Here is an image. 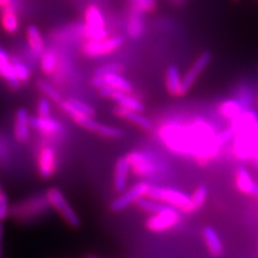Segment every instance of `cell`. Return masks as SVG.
I'll return each mask as SVG.
<instances>
[{"instance_id": "ffe728a7", "label": "cell", "mask_w": 258, "mask_h": 258, "mask_svg": "<svg viewBox=\"0 0 258 258\" xmlns=\"http://www.w3.org/2000/svg\"><path fill=\"white\" fill-rule=\"evenodd\" d=\"M166 87L171 96H182V77L179 68L174 64L169 66L166 71Z\"/></svg>"}, {"instance_id": "cb8c5ba5", "label": "cell", "mask_w": 258, "mask_h": 258, "mask_svg": "<svg viewBox=\"0 0 258 258\" xmlns=\"http://www.w3.org/2000/svg\"><path fill=\"white\" fill-rule=\"evenodd\" d=\"M144 31V24L141 18V13L134 10L128 19V25H127V34L128 37L136 40L140 38L143 35Z\"/></svg>"}, {"instance_id": "9a60e30c", "label": "cell", "mask_w": 258, "mask_h": 258, "mask_svg": "<svg viewBox=\"0 0 258 258\" xmlns=\"http://www.w3.org/2000/svg\"><path fill=\"white\" fill-rule=\"evenodd\" d=\"M113 114L128 120V122H131L132 124L140 127L141 129H144V131L150 132L152 131L153 127H154V124H153L151 118L144 116L142 113L134 111V110H129V109L117 106L113 109Z\"/></svg>"}, {"instance_id": "7402d4cb", "label": "cell", "mask_w": 258, "mask_h": 258, "mask_svg": "<svg viewBox=\"0 0 258 258\" xmlns=\"http://www.w3.org/2000/svg\"><path fill=\"white\" fill-rule=\"evenodd\" d=\"M236 185L241 192L246 194V195H253L257 184H255L251 174L246 169L240 167L236 174Z\"/></svg>"}, {"instance_id": "f546056e", "label": "cell", "mask_w": 258, "mask_h": 258, "mask_svg": "<svg viewBox=\"0 0 258 258\" xmlns=\"http://www.w3.org/2000/svg\"><path fill=\"white\" fill-rule=\"evenodd\" d=\"M11 60L13 63L15 75L21 81L22 84L28 82L31 77V72H30V69L26 66V63L23 62L20 58H16V57H12Z\"/></svg>"}, {"instance_id": "4fadbf2b", "label": "cell", "mask_w": 258, "mask_h": 258, "mask_svg": "<svg viewBox=\"0 0 258 258\" xmlns=\"http://www.w3.org/2000/svg\"><path fill=\"white\" fill-rule=\"evenodd\" d=\"M57 169V157L54 149L50 147L43 148L39 153L38 157V171L43 179H50Z\"/></svg>"}, {"instance_id": "ee69618b", "label": "cell", "mask_w": 258, "mask_h": 258, "mask_svg": "<svg viewBox=\"0 0 258 258\" xmlns=\"http://www.w3.org/2000/svg\"><path fill=\"white\" fill-rule=\"evenodd\" d=\"M0 255H2V247H0Z\"/></svg>"}, {"instance_id": "e575fe53", "label": "cell", "mask_w": 258, "mask_h": 258, "mask_svg": "<svg viewBox=\"0 0 258 258\" xmlns=\"http://www.w3.org/2000/svg\"><path fill=\"white\" fill-rule=\"evenodd\" d=\"M235 129L233 128H228L227 131H224L220 134H217L214 137V142L217 145V147H220V145L224 144V143H227L229 140H231L233 138V136H235Z\"/></svg>"}, {"instance_id": "1f68e13d", "label": "cell", "mask_w": 258, "mask_h": 258, "mask_svg": "<svg viewBox=\"0 0 258 258\" xmlns=\"http://www.w3.org/2000/svg\"><path fill=\"white\" fill-rule=\"evenodd\" d=\"M68 102L71 104L72 107H74L77 111H79L80 113H82V114H85V115H88V116H92L94 117L96 112L94 110L93 107H91L90 104L85 103L84 101L82 100H79V99H76V98H70L68 99Z\"/></svg>"}, {"instance_id": "484cf974", "label": "cell", "mask_w": 258, "mask_h": 258, "mask_svg": "<svg viewBox=\"0 0 258 258\" xmlns=\"http://www.w3.org/2000/svg\"><path fill=\"white\" fill-rule=\"evenodd\" d=\"M40 67L43 74L51 76L57 67V57L52 51H44L40 56Z\"/></svg>"}, {"instance_id": "b9f144b4", "label": "cell", "mask_w": 258, "mask_h": 258, "mask_svg": "<svg viewBox=\"0 0 258 258\" xmlns=\"http://www.w3.org/2000/svg\"><path fill=\"white\" fill-rule=\"evenodd\" d=\"M172 2L176 5H182L185 2V0H172Z\"/></svg>"}, {"instance_id": "277c9868", "label": "cell", "mask_w": 258, "mask_h": 258, "mask_svg": "<svg viewBox=\"0 0 258 258\" xmlns=\"http://www.w3.org/2000/svg\"><path fill=\"white\" fill-rule=\"evenodd\" d=\"M124 39L120 36L100 40H87L82 46V52L87 57H100L109 55L123 45Z\"/></svg>"}, {"instance_id": "603a6c76", "label": "cell", "mask_w": 258, "mask_h": 258, "mask_svg": "<svg viewBox=\"0 0 258 258\" xmlns=\"http://www.w3.org/2000/svg\"><path fill=\"white\" fill-rule=\"evenodd\" d=\"M27 41L31 52L34 54L41 56L42 53L45 51L44 40L37 26L30 25L27 28Z\"/></svg>"}, {"instance_id": "5b68a950", "label": "cell", "mask_w": 258, "mask_h": 258, "mask_svg": "<svg viewBox=\"0 0 258 258\" xmlns=\"http://www.w3.org/2000/svg\"><path fill=\"white\" fill-rule=\"evenodd\" d=\"M84 34L87 40H100L108 37L104 29V19L100 9L92 5L85 10V28Z\"/></svg>"}, {"instance_id": "8992f818", "label": "cell", "mask_w": 258, "mask_h": 258, "mask_svg": "<svg viewBox=\"0 0 258 258\" xmlns=\"http://www.w3.org/2000/svg\"><path fill=\"white\" fill-rule=\"evenodd\" d=\"M180 222V213L177 209L167 206L166 209L156 214H152L145 222V227L152 232H163L170 229Z\"/></svg>"}, {"instance_id": "30bf717a", "label": "cell", "mask_w": 258, "mask_h": 258, "mask_svg": "<svg viewBox=\"0 0 258 258\" xmlns=\"http://www.w3.org/2000/svg\"><path fill=\"white\" fill-rule=\"evenodd\" d=\"M99 94L102 97H106V98L114 100L116 103H118L119 107H123L129 110H134L140 113L144 112L145 110L144 104L129 93L112 90L110 87H102L99 90Z\"/></svg>"}, {"instance_id": "60d3db41", "label": "cell", "mask_w": 258, "mask_h": 258, "mask_svg": "<svg viewBox=\"0 0 258 258\" xmlns=\"http://www.w3.org/2000/svg\"><path fill=\"white\" fill-rule=\"evenodd\" d=\"M253 196H255V197L258 198V185H256V187H255L254 192H253Z\"/></svg>"}, {"instance_id": "83f0119b", "label": "cell", "mask_w": 258, "mask_h": 258, "mask_svg": "<svg viewBox=\"0 0 258 258\" xmlns=\"http://www.w3.org/2000/svg\"><path fill=\"white\" fill-rule=\"evenodd\" d=\"M137 206H138L139 209H141L142 211L150 213V214H156L160 211H163L164 209L167 208L168 205L159 203V201L153 200L150 198H141L138 201H137Z\"/></svg>"}, {"instance_id": "f35d334b", "label": "cell", "mask_w": 258, "mask_h": 258, "mask_svg": "<svg viewBox=\"0 0 258 258\" xmlns=\"http://www.w3.org/2000/svg\"><path fill=\"white\" fill-rule=\"evenodd\" d=\"M4 232H5L4 224H3V222H0V243H2L3 238H4Z\"/></svg>"}, {"instance_id": "d4e9b609", "label": "cell", "mask_w": 258, "mask_h": 258, "mask_svg": "<svg viewBox=\"0 0 258 258\" xmlns=\"http://www.w3.org/2000/svg\"><path fill=\"white\" fill-rule=\"evenodd\" d=\"M219 111L220 114L226 118L237 119L243 112V104L236 99L226 100L221 104Z\"/></svg>"}, {"instance_id": "d6a6232c", "label": "cell", "mask_w": 258, "mask_h": 258, "mask_svg": "<svg viewBox=\"0 0 258 258\" xmlns=\"http://www.w3.org/2000/svg\"><path fill=\"white\" fill-rule=\"evenodd\" d=\"M133 7L136 11L140 13L151 12L155 9V0H133Z\"/></svg>"}, {"instance_id": "52a82bcc", "label": "cell", "mask_w": 258, "mask_h": 258, "mask_svg": "<svg viewBox=\"0 0 258 258\" xmlns=\"http://www.w3.org/2000/svg\"><path fill=\"white\" fill-rule=\"evenodd\" d=\"M151 185L147 182H139L135 184L128 190L123 191V194L115 198L110 204V210L113 212H120L126 210L129 206L133 204H137V201L148 195V191Z\"/></svg>"}, {"instance_id": "ac0fdd59", "label": "cell", "mask_w": 258, "mask_h": 258, "mask_svg": "<svg viewBox=\"0 0 258 258\" xmlns=\"http://www.w3.org/2000/svg\"><path fill=\"white\" fill-rule=\"evenodd\" d=\"M131 171V166L126 157H119L116 160L114 169V179H113V186L115 191L123 192L127 186L128 174Z\"/></svg>"}, {"instance_id": "44dd1931", "label": "cell", "mask_w": 258, "mask_h": 258, "mask_svg": "<svg viewBox=\"0 0 258 258\" xmlns=\"http://www.w3.org/2000/svg\"><path fill=\"white\" fill-rule=\"evenodd\" d=\"M0 21H2V25L5 31H7L8 34H15L20 26L16 6L8 7L0 11Z\"/></svg>"}, {"instance_id": "7a4b0ae2", "label": "cell", "mask_w": 258, "mask_h": 258, "mask_svg": "<svg viewBox=\"0 0 258 258\" xmlns=\"http://www.w3.org/2000/svg\"><path fill=\"white\" fill-rule=\"evenodd\" d=\"M48 207L51 206L48 204L46 196H39L35 199H27L14 205L11 209L10 214L15 220H19L21 222H28L41 216L48 209Z\"/></svg>"}, {"instance_id": "836d02e7", "label": "cell", "mask_w": 258, "mask_h": 258, "mask_svg": "<svg viewBox=\"0 0 258 258\" xmlns=\"http://www.w3.org/2000/svg\"><path fill=\"white\" fill-rule=\"evenodd\" d=\"M123 70V66L119 63H109L106 66H102L95 71V75L97 76H104L109 74H120Z\"/></svg>"}, {"instance_id": "f6af8a7d", "label": "cell", "mask_w": 258, "mask_h": 258, "mask_svg": "<svg viewBox=\"0 0 258 258\" xmlns=\"http://www.w3.org/2000/svg\"><path fill=\"white\" fill-rule=\"evenodd\" d=\"M235 2H239V0H235Z\"/></svg>"}, {"instance_id": "74e56055", "label": "cell", "mask_w": 258, "mask_h": 258, "mask_svg": "<svg viewBox=\"0 0 258 258\" xmlns=\"http://www.w3.org/2000/svg\"><path fill=\"white\" fill-rule=\"evenodd\" d=\"M11 6H15L14 0H0V11Z\"/></svg>"}, {"instance_id": "d6986e66", "label": "cell", "mask_w": 258, "mask_h": 258, "mask_svg": "<svg viewBox=\"0 0 258 258\" xmlns=\"http://www.w3.org/2000/svg\"><path fill=\"white\" fill-rule=\"evenodd\" d=\"M203 237L209 253L214 257H220L224 252V245L216 230L211 226H206L203 229Z\"/></svg>"}, {"instance_id": "8fae6325", "label": "cell", "mask_w": 258, "mask_h": 258, "mask_svg": "<svg viewBox=\"0 0 258 258\" xmlns=\"http://www.w3.org/2000/svg\"><path fill=\"white\" fill-rule=\"evenodd\" d=\"M212 55L209 51L201 53L196 61L192 63V66L186 71V74L182 77V96L189 92L194 83L196 82L198 76L208 67Z\"/></svg>"}, {"instance_id": "3957f363", "label": "cell", "mask_w": 258, "mask_h": 258, "mask_svg": "<svg viewBox=\"0 0 258 258\" xmlns=\"http://www.w3.org/2000/svg\"><path fill=\"white\" fill-rule=\"evenodd\" d=\"M45 196L48 200V204L52 208H54L56 211L59 213L62 217L63 221L66 222L70 227L72 228H79L81 226V220L77 212L70 206L67 201L66 197L57 187H51L48 188Z\"/></svg>"}, {"instance_id": "ab89813d", "label": "cell", "mask_w": 258, "mask_h": 258, "mask_svg": "<svg viewBox=\"0 0 258 258\" xmlns=\"http://www.w3.org/2000/svg\"><path fill=\"white\" fill-rule=\"evenodd\" d=\"M86 258H102V257H100L98 255H95V254H90V255L86 256Z\"/></svg>"}, {"instance_id": "ba28073f", "label": "cell", "mask_w": 258, "mask_h": 258, "mask_svg": "<svg viewBox=\"0 0 258 258\" xmlns=\"http://www.w3.org/2000/svg\"><path fill=\"white\" fill-rule=\"evenodd\" d=\"M93 86L97 88L110 87L112 90L131 94L134 91V84L120 74H109L104 76L95 75L92 79Z\"/></svg>"}, {"instance_id": "8d00e7d4", "label": "cell", "mask_w": 258, "mask_h": 258, "mask_svg": "<svg viewBox=\"0 0 258 258\" xmlns=\"http://www.w3.org/2000/svg\"><path fill=\"white\" fill-rule=\"evenodd\" d=\"M38 115L40 116H51V102L50 99L41 98L37 106Z\"/></svg>"}, {"instance_id": "f1b7e54d", "label": "cell", "mask_w": 258, "mask_h": 258, "mask_svg": "<svg viewBox=\"0 0 258 258\" xmlns=\"http://www.w3.org/2000/svg\"><path fill=\"white\" fill-rule=\"evenodd\" d=\"M208 197V188L206 185H200L198 186L195 191H194L190 195V207L191 211L195 212L200 208H203L205 205L206 200Z\"/></svg>"}, {"instance_id": "6da1fadb", "label": "cell", "mask_w": 258, "mask_h": 258, "mask_svg": "<svg viewBox=\"0 0 258 258\" xmlns=\"http://www.w3.org/2000/svg\"><path fill=\"white\" fill-rule=\"evenodd\" d=\"M147 197L171 206L177 210H181L183 213H192L190 207V196L182 190L169 187L151 186Z\"/></svg>"}, {"instance_id": "7bdbcfd3", "label": "cell", "mask_w": 258, "mask_h": 258, "mask_svg": "<svg viewBox=\"0 0 258 258\" xmlns=\"http://www.w3.org/2000/svg\"><path fill=\"white\" fill-rule=\"evenodd\" d=\"M3 194H5V192H4V190H3V187H2V184H0V196H2V195H3Z\"/></svg>"}, {"instance_id": "9c48e42d", "label": "cell", "mask_w": 258, "mask_h": 258, "mask_svg": "<svg viewBox=\"0 0 258 258\" xmlns=\"http://www.w3.org/2000/svg\"><path fill=\"white\" fill-rule=\"evenodd\" d=\"M133 172L138 176H150L155 173L156 167L152 158L139 151H133L125 156Z\"/></svg>"}, {"instance_id": "d590c367", "label": "cell", "mask_w": 258, "mask_h": 258, "mask_svg": "<svg viewBox=\"0 0 258 258\" xmlns=\"http://www.w3.org/2000/svg\"><path fill=\"white\" fill-rule=\"evenodd\" d=\"M10 206L6 194L0 196V222H4L10 215Z\"/></svg>"}, {"instance_id": "5bb4252c", "label": "cell", "mask_w": 258, "mask_h": 258, "mask_svg": "<svg viewBox=\"0 0 258 258\" xmlns=\"http://www.w3.org/2000/svg\"><path fill=\"white\" fill-rule=\"evenodd\" d=\"M59 106L62 109V111L66 113V114H68L72 118V120H74V122L77 123L78 125H80L81 127H83V128L87 129V131H90V132H94L96 134H97V132H98L100 124L98 122H96L94 117L82 114V113H80L79 111H77L68 102V100H63L59 104Z\"/></svg>"}, {"instance_id": "2e32d148", "label": "cell", "mask_w": 258, "mask_h": 258, "mask_svg": "<svg viewBox=\"0 0 258 258\" xmlns=\"http://www.w3.org/2000/svg\"><path fill=\"white\" fill-rule=\"evenodd\" d=\"M30 116L25 108L16 111L14 120V137L21 143L26 142L30 136Z\"/></svg>"}, {"instance_id": "4316f807", "label": "cell", "mask_w": 258, "mask_h": 258, "mask_svg": "<svg viewBox=\"0 0 258 258\" xmlns=\"http://www.w3.org/2000/svg\"><path fill=\"white\" fill-rule=\"evenodd\" d=\"M37 86L42 94H44L47 99L52 100L53 102L60 104L63 100L61 98V95L59 94V92L56 90L54 86H52V84H50L45 80H38L37 81Z\"/></svg>"}, {"instance_id": "e0dca14e", "label": "cell", "mask_w": 258, "mask_h": 258, "mask_svg": "<svg viewBox=\"0 0 258 258\" xmlns=\"http://www.w3.org/2000/svg\"><path fill=\"white\" fill-rule=\"evenodd\" d=\"M30 126L46 136L57 135L62 131V125L52 116H32L30 117Z\"/></svg>"}, {"instance_id": "4dcf8cb0", "label": "cell", "mask_w": 258, "mask_h": 258, "mask_svg": "<svg viewBox=\"0 0 258 258\" xmlns=\"http://www.w3.org/2000/svg\"><path fill=\"white\" fill-rule=\"evenodd\" d=\"M97 134L101 137H104V138H114V139L123 138L125 136V133L120 128L109 126V125H102V124H100V127L98 129V132H97Z\"/></svg>"}, {"instance_id": "7c38bea8", "label": "cell", "mask_w": 258, "mask_h": 258, "mask_svg": "<svg viewBox=\"0 0 258 258\" xmlns=\"http://www.w3.org/2000/svg\"><path fill=\"white\" fill-rule=\"evenodd\" d=\"M0 78L5 80L13 91L20 90L22 86V82L15 75L11 57L2 45H0Z\"/></svg>"}]
</instances>
